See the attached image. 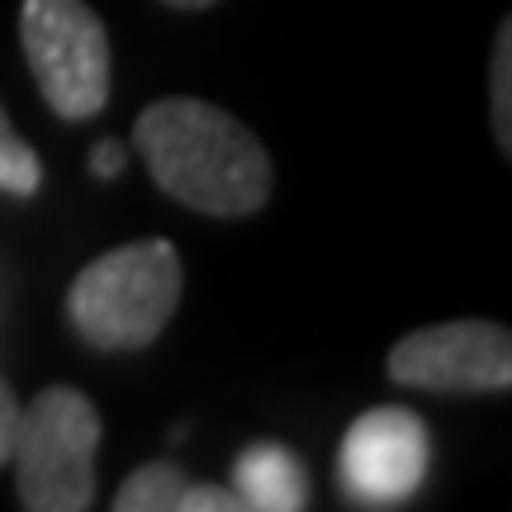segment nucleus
<instances>
[{
    "label": "nucleus",
    "instance_id": "f257e3e1",
    "mask_svg": "<svg viewBox=\"0 0 512 512\" xmlns=\"http://www.w3.org/2000/svg\"><path fill=\"white\" fill-rule=\"evenodd\" d=\"M133 147L166 195L209 219H247L271 200V157L252 128L190 95L138 114Z\"/></svg>",
    "mask_w": 512,
    "mask_h": 512
},
{
    "label": "nucleus",
    "instance_id": "f03ea898",
    "mask_svg": "<svg viewBox=\"0 0 512 512\" xmlns=\"http://www.w3.org/2000/svg\"><path fill=\"white\" fill-rule=\"evenodd\" d=\"M185 290L181 252L166 238L95 256L67 290V323L95 351H143L176 318Z\"/></svg>",
    "mask_w": 512,
    "mask_h": 512
},
{
    "label": "nucleus",
    "instance_id": "7ed1b4c3",
    "mask_svg": "<svg viewBox=\"0 0 512 512\" xmlns=\"http://www.w3.org/2000/svg\"><path fill=\"white\" fill-rule=\"evenodd\" d=\"M100 413L72 384L38 389L15 422V494L29 512H86L95 503Z\"/></svg>",
    "mask_w": 512,
    "mask_h": 512
},
{
    "label": "nucleus",
    "instance_id": "20e7f679",
    "mask_svg": "<svg viewBox=\"0 0 512 512\" xmlns=\"http://www.w3.org/2000/svg\"><path fill=\"white\" fill-rule=\"evenodd\" d=\"M24 62L57 119H95L110 100L114 62L105 19L86 0H24L19 10Z\"/></svg>",
    "mask_w": 512,
    "mask_h": 512
},
{
    "label": "nucleus",
    "instance_id": "39448f33",
    "mask_svg": "<svg viewBox=\"0 0 512 512\" xmlns=\"http://www.w3.org/2000/svg\"><path fill=\"white\" fill-rule=\"evenodd\" d=\"M389 380L432 394H503L512 389V332L484 318L418 328L394 342Z\"/></svg>",
    "mask_w": 512,
    "mask_h": 512
},
{
    "label": "nucleus",
    "instance_id": "423d86ee",
    "mask_svg": "<svg viewBox=\"0 0 512 512\" xmlns=\"http://www.w3.org/2000/svg\"><path fill=\"white\" fill-rule=\"evenodd\" d=\"M432 465V441L418 413L370 408L347 427L337 451V484L356 508H399L422 489Z\"/></svg>",
    "mask_w": 512,
    "mask_h": 512
},
{
    "label": "nucleus",
    "instance_id": "0eeeda50",
    "mask_svg": "<svg viewBox=\"0 0 512 512\" xmlns=\"http://www.w3.org/2000/svg\"><path fill=\"white\" fill-rule=\"evenodd\" d=\"M233 494L252 512H299L309 508V470L299 465L290 446L256 441L233 465Z\"/></svg>",
    "mask_w": 512,
    "mask_h": 512
},
{
    "label": "nucleus",
    "instance_id": "6e6552de",
    "mask_svg": "<svg viewBox=\"0 0 512 512\" xmlns=\"http://www.w3.org/2000/svg\"><path fill=\"white\" fill-rule=\"evenodd\" d=\"M185 484H190V479L181 475V465L147 460V465H138V470L114 489V512H176Z\"/></svg>",
    "mask_w": 512,
    "mask_h": 512
},
{
    "label": "nucleus",
    "instance_id": "1a4fd4ad",
    "mask_svg": "<svg viewBox=\"0 0 512 512\" xmlns=\"http://www.w3.org/2000/svg\"><path fill=\"white\" fill-rule=\"evenodd\" d=\"M489 124L503 147L512 152V19H503L494 34V57H489Z\"/></svg>",
    "mask_w": 512,
    "mask_h": 512
},
{
    "label": "nucleus",
    "instance_id": "9d476101",
    "mask_svg": "<svg viewBox=\"0 0 512 512\" xmlns=\"http://www.w3.org/2000/svg\"><path fill=\"white\" fill-rule=\"evenodd\" d=\"M38 185H43V162H38V152L15 133L10 114L0 110V190L29 200V195H38Z\"/></svg>",
    "mask_w": 512,
    "mask_h": 512
},
{
    "label": "nucleus",
    "instance_id": "9b49d317",
    "mask_svg": "<svg viewBox=\"0 0 512 512\" xmlns=\"http://www.w3.org/2000/svg\"><path fill=\"white\" fill-rule=\"evenodd\" d=\"M176 512H247L242 498L233 489H219V484H185Z\"/></svg>",
    "mask_w": 512,
    "mask_h": 512
},
{
    "label": "nucleus",
    "instance_id": "f8f14e48",
    "mask_svg": "<svg viewBox=\"0 0 512 512\" xmlns=\"http://www.w3.org/2000/svg\"><path fill=\"white\" fill-rule=\"evenodd\" d=\"M15 422H19V399L10 394V384L0 380V465H10V446H15Z\"/></svg>",
    "mask_w": 512,
    "mask_h": 512
},
{
    "label": "nucleus",
    "instance_id": "ddd939ff",
    "mask_svg": "<svg viewBox=\"0 0 512 512\" xmlns=\"http://www.w3.org/2000/svg\"><path fill=\"white\" fill-rule=\"evenodd\" d=\"M124 162H128V152L114 138H100V143L91 147V171L100 176V181H110V176H119L124 171Z\"/></svg>",
    "mask_w": 512,
    "mask_h": 512
},
{
    "label": "nucleus",
    "instance_id": "4468645a",
    "mask_svg": "<svg viewBox=\"0 0 512 512\" xmlns=\"http://www.w3.org/2000/svg\"><path fill=\"white\" fill-rule=\"evenodd\" d=\"M171 10H209V5H219V0H162Z\"/></svg>",
    "mask_w": 512,
    "mask_h": 512
}]
</instances>
